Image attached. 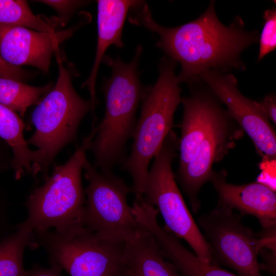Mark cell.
<instances>
[{"label":"cell","mask_w":276,"mask_h":276,"mask_svg":"<svg viewBox=\"0 0 276 276\" xmlns=\"http://www.w3.org/2000/svg\"><path fill=\"white\" fill-rule=\"evenodd\" d=\"M33 236V231L22 222L0 241V276H27L24 255L30 247Z\"/></svg>","instance_id":"cell-19"},{"label":"cell","mask_w":276,"mask_h":276,"mask_svg":"<svg viewBox=\"0 0 276 276\" xmlns=\"http://www.w3.org/2000/svg\"><path fill=\"white\" fill-rule=\"evenodd\" d=\"M181 102L183 111L178 170L191 160L201 142L227 112L209 89H195L190 96L182 98Z\"/></svg>","instance_id":"cell-14"},{"label":"cell","mask_w":276,"mask_h":276,"mask_svg":"<svg viewBox=\"0 0 276 276\" xmlns=\"http://www.w3.org/2000/svg\"><path fill=\"white\" fill-rule=\"evenodd\" d=\"M25 125L15 112L0 103V137L10 147L12 168L16 180L28 174L34 177L38 153L30 149L24 136Z\"/></svg>","instance_id":"cell-18"},{"label":"cell","mask_w":276,"mask_h":276,"mask_svg":"<svg viewBox=\"0 0 276 276\" xmlns=\"http://www.w3.org/2000/svg\"><path fill=\"white\" fill-rule=\"evenodd\" d=\"M41 247L51 266L70 276H128L126 243L100 237L85 227L33 231L30 248Z\"/></svg>","instance_id":"cell-6"},{"label":"cell","mask_w":276,"mask_h":276,"mask_svg":"<svg viewBox=\"0 0 276 276\" xmlns=\"http://www.w3.org/2000/svg\"><path fill=\"white\" fill-rule=\"evenodd\" d=\"M157 217L156 213L148 212L141 218L140 223L154 238L165 258L182 276H237L218 265L200 260L179 239L162 227Z\"/></svg>","instance_id":"cell-16"},{"label":"cell","mask_w":276,"mask_h":276,"mask_svg":"<svg viewBox=\"0 0 276 276\" xmlns=\"http://www.w3.org/2000/svg\"><path fill=\"white\" fill-rule=\"evenodd\" d=\"M225 170L214 171L210 181L219 197V204L238 210L241 215L257 218L264 234H275L276 224L275 191L257 181L234 185L226 181Z\"/></svg>","instance_id":"cell-13"},{"label":"cell","mask_w":276,"mask_h":276,"mask_svg":"<svg viewBox=\"0 0 276 276\" xmlns=\"http://www.w3.org/2000/svg\"><path fill=\"white\" fill-rule=\"evenodd\" d=\"M30 75L27 71L7 62L0 54V77L22 82Z\"/></svg>","instance_id":"cell-24"},{"label":"cell","mask_w":276,"mask_h":276,"mask_svg":"<svg viewBox=\"0 0 276 276\" xmlns=\"http://www.w3.org/2000/svg\"><path fill=\"white\" fill-rule=\"evenodd\" d=\"M176 62L167 57L159 64L154 85L145 87L140 115L132 138L129 156L121 169L130 175L135 200L143 198L144 182L150 162L158 152L174 126V116L181 102V89L175 75Z\"/></svg>","instance_id":"cell-4"},{"label":"cell","mask_w":276,"mask_h":276,"mask_svg":"<svg viewBox=\"0 0 276 276\" xmlns=\"http://www.w3.org/2000/svg\"><path fill=\"white\" fill-rule=\"evenodd\" d=\"M264 24L259 37L260 49L258 60H262L276 48V9L266 10L264 13Z\"/></svg>","instance_id":"cell-22"},{"label":"cell","mask_w":276,"mask_h":276,"mask_svg":"<svg viewBox=\"0 0 276 276\" xmlns=\"http://www.w3.org/2000/svg\"><path fill=\"white\" fill-rule=\"evenodd\" d=\"M74 30L49 33L0 24V54L12 65H31L48 72L53 53Z\"/></svg>","instance_id":"cell-12"},{"label":"cell","mask_w":276,"mask_h":276,"mask_svg":"<svg viewBox=\"0 0 276 276\" xmlns=\"http://www.w3.org/2000/svg\"><path fill=\"white\" fill-rule=\"evenodd\" d=\"M198 223L211 247L213 264L228 266L238 276H263L258 255L272 241L256 238L239 215L221 204L199 216Z\"/></svg>","instance_id":"cell-9"},{"label":"cell","mask_w":276,"mask_h":276,"mask_svg":"<svg viewBox=\"0 0 276 276\" xmlns=\"http://www.w3.org/2000/svg\"><path fill=\"white\" fill-rule=\"evenodd\" d=\"M61 271L56 266L44 267L35 264L27 270V276H61Z\"/></svg>","instance_id":"cell-28"},{"label":"cell","mask_w":276,"mask_h":276,"mask_svg":"<svg viewBox=\"0 0 276 276\" xmlns=\"http://www.w3.org/2000/svg\"><path fill=\"white\" fill-rule=\"evenodd\" d=\"M203 80L219 101L225 104L231 117L250 138L262 160L276 159V132L271 123L260 111L256 101L240 91L231 74L214 70L202 73Z\"/></svg>","instance_id":"cell-10"},{"label":"cell","mask_w":276,"mask_h":276,"mask_svg":"<svg viewBox=\"0 0 276 276\" xmlns=\"http://www.w3.org/2000/svg\"><path fill=\"white\" fill-rule=\"evenodd\" d=\"M141 1L99 0L98 4V40L96 56L92 70L82 86L89 91L92 112L96 105V79L100 64L107 49L111 45L122 48V31L127 14L131 8Z\"/></svg>","instance_id":"cell-15"},{"label":"cell","mask_w":276,"mask_h":276,"mask_svg":"<svg viewBox=\"0 0 276 276\" xmlns=\"http://www.w3.org/2000/svg\"><path fill=\"white\" fill-rule=\"evenodd\" d=\"M12 159L10 147L0 137V174L11 169Z\"/></svg>","instance_id":"cell-27"},{"label":"cell","mask_w":276,"mask_h":276,"mask_svg":"<svg viewBox=\"0 0 276 276\" xmlns=\"http://www.w3.org/2000/svg\"><path fill=\"white\" fill-rule=\"evenodd\" d=\"M142 47L138 46L133 59L124 62L119 57L105 55L102 62L111 69L102 87L105 101L104 116L97 125V132L89 149L93 165L103 172H113L125 160L126 144L132 138L136 114L145 87L142 85L138 65Z\"/></svg>","instance_id":"cell-2"},{"label":"cell","mask_w":276,"mask_h":276,"mask_svg":"<svg viewBox=\"0 0 276 276\" xmlns=\"http://www.w3.org/2000/svg\"><path fill=\"white\" fill-rule=\"evenodd\" d=\"M96 132L97 124L93 122L89 133L73 155L63 164L55 165L43 183L27 197L25 205L28 216L23 222L33 231L54 228L64 232L85 227L86 196L82 173Z\"/></svg>","instance_id":"cell-3"},{"label":"cell","mask_w":276,"mask_h":276,"mask_svg":"<svg viewBox=\"0 0 276 276\" xmlns=\"http://www.w3.org/2000/svg\"><path fill=\"white\" fill-rule=\"evenodd\" d=\"M52 87L51 84L34 86L0 77V103L22 118L28 108L36 105Z\"/></svg>","instance_id":"cell-20"},{"label":"cell","mask_w":276,"mask_h":276,"mask_svg":"<svg viewBox=\"0 0 276 276\" xmlns=\"http://www.w3.org/2000/svg\"><path fill=\"white\" fill-rule=\"evenodd\" d=\"M86 201L84 225L98 236L122 242L148 233L137 221L127 196L131 188L113 172H102L88 159L84 166Z\"/></svg>","instance_id":"cell-8"},{"label":"cell","mask_w":276,"mask_h":276,"mask_svg":"<svg viewBox=\"0 0 276 276\" xmlns=\"http://www.w3.org/2000/svg\"><path fill=\"white\" fill-rule=\"evenodd\" d=\"M44 4H45L54 9H55L58 12L61 14L66 15L71 11L74 10L75 9L77 8L81 5L82 4L85 2L79 1H39Z\"/></svg>","instance_id":"cell-26"},{"label":"cell","mask_w":276,"mask_h":276,"mask_svg":"<svg viewBox=\"0 0 276 276\" xmlns=\"http://www.w3.org/2000/svg\"><path fill=\"white\" fill-rule=\"evenodd\" d=\"M179 138L172 130L154 157L144 182L143 199L156 208L166 229L186 241L202 261L213 263L211 247L196 223L178 187L172 169Z\"/></svg>","instance_id":"cell-7"},{"label":"cell","mask_w":276,"mask_h":276,"mask_svg":"<svg viewBox=\"0 0 276 276\" xmlns=\"http://www.w3.org/2000/svg\"><path fill=\"white\" fill-rule=\"evenodd\" d=\"M130 10L129 21L158 35L157 47L180 64L181 71L177 76L179 83L192 84L209 70H245L241 52L259 40L258 32L246 31L241 18L237 17L228 26L221 22L214 1L198 18L173 28L163 27L154 20L144 2Z\"/></svg>","instance_id":"cell-1"},{"label":"cell","mask_w":276,"mask_h":276,"mask_svg":"<svg viewBox=\"0 0 276 276\" xmlns=\"http://www.w3.org/2000/svg\"><path fill=\"white\" fill-rule=\"evenodd\" d=\"M244 133L227 110L201 142L191 160L177 170L175 178L188 197L193 213H197L200 208L198 193L203 185L210 181L214 172V164L221 160Z\"/></svg>","instance_id":"cell-11"},{"label":"cell","mask_w":276,"mask_h":276,"mask_svg":"<svg viewBox=\"0 0 276 276\" xmlns=\"http://www.w3.org/2000/svg\"><path fill=\"white\" fill-rule=\"evenodd\" d=\"M57 18L35 15L26 1L0 0V24L20 26L37 31L55 33Z\"/></svg>","instance_id":"cell-21"},{"label":"cell","mask_w":276,"mask_h":276,"mask_svg":"<svg viewBox=\"0 0 276 276\" xmlns=\"http://www.w3.org/2000/svg\"><path fill=\"white\" fill-rule=\"evenodd\" d=\"M58 77L54 87L36 105L31 121L35 130L26 140L38 153L36 168L43 181L59 153L77 139L80 125L92 111L89 100L82 98L74 88L72 75L64 66L59 50L55 52Z\"/></svg>","instance_id":"cell-5"},{"label":"cell","mask_w":276,"mask_h":276,"mask_svg":"<svg viewBox=\"0 0 276 276\" xmlns=\"http://www.w3.org/2000/svg\"><path fill=\"white\" fill-rule=\"evenodd\" d=\"M125 259L128 276H182L149 232L126 242Z\"/></svg>","instance_id":"cell-17"},{"label":"cell","mask_w":276,"mask_h":276,"mask_svg":"<svg viewBox=\"0 0 276 276\" xmlns=\"http://www.w3.org/2000/svg\"><path fill=\"white\" fill-rule=\"evenodd\" d=\"M15 229L10 216V201L7 192L0 185V241Z\"/></svg>","instance_id":"cell-23"},{"label":"cell","mask_w":276,"mask_h":276,"mask_svg":"<svg viewBox=\"0 0 276 276\" xmlns=\"http://www.w3.org/2000/svg\"><path fill=\"white\" fill-rule=\"evenodd\" d=\"M260 111L274 125L276 124V96L274 93L269 94L260 102H257Z\"/></svg>","instance_id":"cell-25"}]
</instances>
